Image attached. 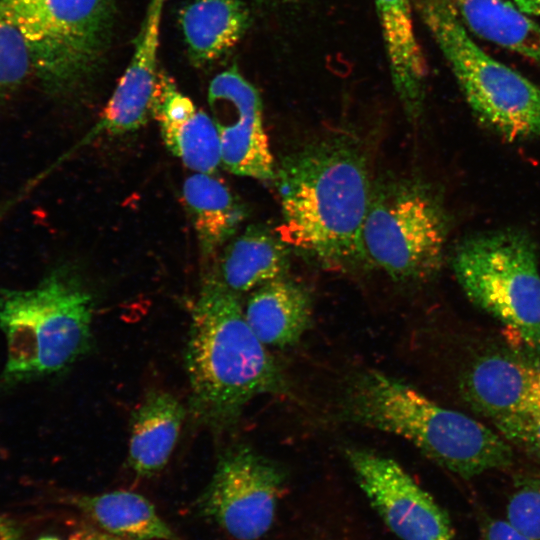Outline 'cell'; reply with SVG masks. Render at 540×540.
<instances>
[{"label": "cell", "instance_id": "83f0119b", "mask_svg": "<svg viewBox=\"0 0 540 540\" xmlns=\"http://www.w3.org/2000/svg\"><path fill=\"white\" fill-rule=\"evenodd\" d=\"M528 16H540V0H508Z\"/></svg>", "mask_w": 540, "mask_h": 540}, {"label": "cell", "instance_id": "7402d4cb", "mask_svg": "<svg viewBox=\"0 0 540 540\" xmlns=\"http://www.w3.org/2000/svg\"><path fill=\"white\" fill-rule=\"evenodd\" d=\"M75 503L107 534L130 540H182L140 494L116 490L77 497Z\"/></svg>", "mask_w": 540, "mask_h": 540}, {"label": "cell", "instance_id": "7a4b0ae2", "mask_svg": "<svg viewBox=\"0 0 540 540\" xmlns=\"http://www.w3.org/2000/svg\"><path fill=\"white\" fill-rule=\"evenodd\" d=\"M248 325L237 294L207 276L192 310L185 367L194 416L212 428L236 422L264 394L283 393V374Z\"/></svg>", "mask_w": 540, "mask_h": 540}, {"label": "cell", "instance_id": "4dcf8cb0", "mask_svg": "<svg viewBox=\"0 0 540 540\" xmlns=\"http://www.w3.org/2000/svg\"><path fill=\"white\" fill-rule=\"evenodd\" d=\"M1 1L4 3H12V2L25 1V0H1Z\"/></svg>", "mask_w": 540, "mask_h": 540}, {"label": "cell", "instance_id": "3957f363", "mask_svg": "<svg viewBox=\"0 0 540 540\" xmlns=\"http://www.w3.org/2000/svg\"><path fill=\"white\" fill-rule=\"evenodd\" d=\"M344 400V414L350 421L409 441L428 458L463 478L512 463V449L501 435L382 372L367 370L358 374Z\"/></svg>", "mask_w": 540, "mask_h": 540}, {"label": "cell", "instance_id": "d6986e66", "mask_svg": "<svg viewBox=\"0 0 540 540\" xmlns=\"http://www.w3.org/2000/svg\"><path fill=\"white\" fill-rule=\"evenodd\" d=\"M182 196L202 255L213 257L244 221V206L214 174L194 172L185 179Z\"/></svg>", "mask_w": 540, "mask_h": 540}, {"label": "cell", "instance_id": "4fadbf2b", "mask_svg": "<svg viewBox=\"0 0 540 540\" xmlns=\"http://www.w3.org/2000/svg\"><path fill=\"white\" fill-rule=\"evenodd\" d=\"M151 114L167 149L194 172L214 174L221 164L215 123L174 81L159 73Z\"/></svg>", "mask_w": 540, "mask_h": 540}, {"label": "cell", "instance_id": "277c9868", "mask_svg": "<svg viewBox=\"0 0 540 540\" xmlns=\"http://www.w3.org/2000/svg\"><path fill=\"white\" fill-rule=\"evenodd\" d=\"M92 296L75 273L59 267L30 289L0 288L6 341L3 387L66 370L90 348Z\"/></svg>", "mask_w": 540, "mask_h": 540}, {"label": "cell", "instance_id": "4316f807", "mask_svg": "<svg viewBox=\"0 0 540 540\" xmlns=\"http://www.w3.org/2000/svg\"><path fill=\"white\" fill-rule=\"evenodd\" d=\"M21 530L10 518L0 515V540H20Z\"/></svg>", "mask_w": 540, "mask_h": 540}, {"label": "cell", "instance_id": "30bf717a", "mask_svg": "<svg viewBox=\"0 0 540 540\" xmlns=\"http://www.w3.org/2000/svg\"><path fill=\"white\" fill-rule=\"evenodd\" d=\"M346 456L361 489L401 540H454L445 511L395 460L352 448Z\"/></svg>", "mask_w": 540, "mask_h": 540}, {"label": "cell", "instance_id": "ac0fdd59", "mask_svg": "<svg viewBox=\"0 0 540 540\" xmlns=\"http://www.w3.org/2000/svg\"><path fill=\"white\" fill-rule=\"evenodd\" d=\"M185 418L183 405L172 394L152 391L133 412L128 464L140 477L164 468L176 446Z\"/></svg>", "mask_w": 540, "mask_h": 540}, {"label": "cell", "instance_id": "44dd1931", "mask_svg": "<svg viewBox=\"0 0 540 540\" xmlns=\"http://www.w3.org/2000/svg\"><path fill=\"white\" fill-rule=\"evenodd\" d=\"M475 35L540 65V25L508 0H450Z\"/></svg>", "mask_w": 540, "mask_h": 540}, {"label": "cell", "instance_id": "9a60e30c", "mask_svg": "<svg viewBox=\"0 0 540 540\" xmlns=\"http://www.w3.org/2000/svg\"><path fill=\"white\" fill-rule=\"evenodd\" d=\"M396 95L410 120L422 113L427 67L418 44L411 0H373Z\"/></svg>", "mask_w": 540, "mask_h": 540}, {"label": "cell", "instance_id": "6da1fadb", "mask_svg": "<svg viewBox=\"0 0 540 540\" xmlns=\"http://www.w3.org/2000/svg\"><path fill=\"white\" fill-rule=\"evenodd\" d=\"M279 235L324 268L367 265L363 226L373 184L356 145L342 138L310 142L284 156L275 179Z\"/></svg>", "mask_w": 540, "mask_h": 540}, {"label": "cell", "instance_id": "f546056e", "mask_svg": "<svg viewBox=\"0 0 540 540\" xmlns=\"http://www.w3.org/2000/svg\"><path fill=\"white\" fill-rule=\"evenodd\" d=\"M38 540H59V539L54 536H44V537L39 538Z\"/></svg>", "mask_w": 540, "mask_h": 540}, {"label": "cell", "instance_id": "603a6c76", "mask_svg": "<svg viewBox=\"0 0 540 540\" xmlns=\"http://www.w3.org/2000/svg\"><path fill=\"white\" fill-rule=\"evenodd\" d=\"M31 69L25 39L0 4V102L22 85Z\"/></svg>", "mask_w": 540, "mask_h": 540}, {"label": "cell", "instance_id": "5b68a950", "mask_svg": "<svg viewBox=\"0 0 540 540\" xmlns=\"http://www.w3.org/2000/svg\"><path fill=\"white\" fill-rule=\"evenodd\" d=\"M414 2L475 118L509 141L540 139V86L483 51L450 0Z\"/></svg>", "mask_w": 540, "mask_h": 540}, {"label": "cell", "instance_id": "cb8c5ba5", "mask_svg": "<svg viewBox=\"0 0 540 540\" xmlns=\"http://www.w3.org/2000/svg\"><path fill=\"white\" fill-rule=\"evenodd\" d=\"M507 521L532 540H540V475L515 484L507 505Z\"/></svg>", "mask_w": 540, "mask_h": 540}, {"label": "cell", "instance_id": "d4e9b609", "mask_svg": "<svg viewBox=\"0 0 540 540\" xmlns=\"http://www.w3.org/2000/svg\"><path fill=\"white\" fill-rule=\"evenodd\" d=\"M495 426L507 442L540 460V390L527 407Z\"/></svg>", "mask_w": 540, "mask_h": 540}, {"label": "cell", "instance_id": "7c38bea8", "mask_svg": "<svg viewBox=\"0 0 540 540\" xmlns=\"http://www.w3.org/2000/svg\"><path fill=\"white\" fill-rule=\"evenodd\" d=\"M167 0H150L129 65L89 137L120 135L141 128L151 114L159 77L157 52L162 13Z\"/></svg>", "mask_w": 540, "mask_h": 540}, {"label": "cell", "instance_id": "2e32d148", "mask_svg": "<svg viewBox=\"0 0 540 540\" xmlns=\"http://www.w3.org/2000/svg\"><path fill=\"white\" fill-rule=\"evenodd\" d=\"M288 267V245L279 233L251 225L226 246L216 271L208 276L240 296L284 277Z\"/></svg>", "mask_w": 540, "mask_h": 540}, {"label": "cell", "instance_id": "52a82bcc", "mask_svg": "<svg viewBox=\"0 0 540 540\" xmlns=\"http://www.w3.org/2000/svg\"><path fill=\"white\" fill-rule=\"evenodd\" d=\"M448 234L446 208L428 183L399 177L373 184L362 233L367 264L398 282L427 281L441 269Z\"/></svg>", "mask_w": 540, "mask_h": 540}, {"label": "cell", "instance_id": "f1b7e54d", "mask_svg": "<svg viewBox=\"0 0 540 540\" xmlns=\"http://www.w3.org/2000/svg\"><path fill=\"white\" fill-rule=\"evenodd\" d=\"M94 540H130V539H125V538L117 537L110 534H103V535L97 536Z\"/></svg>", "mask_w": 540, "mask_h": 540}, {"label": "cell", "instance_id": "ba28073f", "mask_svg": "<svg viewBox=\"0 0 540 540\" xmlns=\"http://www.w3.org/2000/svg\"><path fill=\"white\" fill-rule=\"evenodd\" d=\"M1 7L27 44L32 68L53 92L73 88L108 40L113 0H25Z\"/></svg>", "mask_w": 540, "mask_h": 540}, {"label": "cell", "instance_id": "8992f818", "mask_svg": "<svg viewBox=\"0 0 540 540\" xmlns=\"http://www.w3.org/2000/svg\"><path fill=\"white\" fill-rule=\"evenodd\" d=\"M452 268L472 303L540 353V269L528 232L506 227L471 234L456 245Z\"/></svg>", "mask_w": 540, "mask_h": 540}, {"label": "cell", "instance_id": "484cf974", "mask_svg": "<svg viewBox=\"0 0 540 540\" xmlns=\"http://www.w3.org/2000/svg\"><path fill=\"white\" fill-rule=\"evenodd\" d=\"M482 540H532L508 521L490 520L483 529Z\"/></svg>", "mask_w": 540, "mask_h": 540}, {"label": "cell", "instance_id": "8fae6325", "mask_svg": "<svg viewBox=\"0 0 540 540\" xmlns=\"http://www.w3.org/2000/svg\"><path fill=\"white\" fill-rule=\"evenodd\" d=\"M208 103L219 135L221 164L238 176L274 180V158L257 89L233 66L212 79Z\"/></svg>", "mask_w": 540, "mask_h": 540}, {"label": "cell", "instance_id": "e0dca14e", "mask_svg": "<svg viewBox=\"0 0 540 540\" xmlns=\"http://www.w3.org/2000/svg\"><path fill=\"white\" fill-rule=\"evenodd\" d=\"M243 308L248 325L267 347L284 348L296 344L312 319L308 291L285 277L253 290Z\"/></svg>", "mask_w": 540, "mask_h": 540}, {"label": "cell", "instance_id": "9c48e42d", "mask_svg": "<svg viewBox=\"0 0 540 540\" xmlns=\"http://www.w3.org/2000/svg\"><path fill=\"white\" fill-rule=\"evenodd\" d=\"M284 471L245 445L226 450L198 500V510L235 540H259L271 528Z\"/></svg>", "mask_w": 540, "mask_h": 540}, {"label": "cell", "instance_id": "ffe728a7", "mask_svg": "<svg viewBox=\"0 0 540 540\" xmlns=\"http://www.w3.org/2000/svg\"><path fill=\"white\" fill-rule=\"evenodd\" d=\"M180 25L192 61L206 64L240 41L249 14L241 0H193L181 11Z\"/></svg>", "mask_w": 540, "mask_h": 540}, {"label": "cell", "instance_id": "5bb4252c", "mask_svg": "<svg viewBox=\"0 0 540 540\" xmlns=\"http://www.w3.org/2000/svg\"><path fill=\"white\" fill-rule=\"evenodd\" d=\"M540 390V364L508 354H490L463 376L462 395L495 424L529 405Z\"/></svg>", "mask_w": 540, "mask_h": 540}]
</instances>
